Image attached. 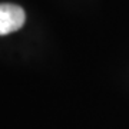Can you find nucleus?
<instances>
[{
	"instance_id": "obj_1",
	"label": "nucleus",
	"mask_w": 129,
	"mask_h": 129,
	"mask_svg": "<svg viewBox=\"0 0 129 129\" xmlns=\"http://www.w3.org/2000/svg\"><path fill=\"white\" fill-rule=\"evenodd\" d=\"M24 22L26 13L20 6L12 3L0 5V36L19 30L24 24Z\"/></svg>"
}]
</instances>
